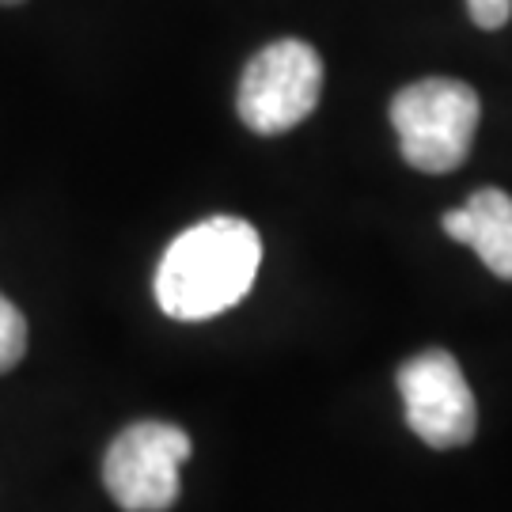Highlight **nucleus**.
<instances>
[{"mask_svg": "<svg viewBox=\"0 0 512 512\" xmlns=\"http://www.w3.org/2000/svg\"><path fill=\"white\" fill-rule=\"evenodd\" d=\"M467 12H471V23L482 27V31H497L505 27L512 16V0H467Z\"/></svg>", "mask_w": 512, "mask_h": 512, "instance_id": "8", "label": "nucleus"}, {"mask_svg": "<svg viewBox=\"0 0 512 512\" xmlns=\"http://www.w3.org/2000/svg\"><path fill=\"white\" fill-rule=\"evenodd\" d=\"M478 118V92L463 80L429 76L391 99V126L399 133L403 160L425 175H448L467 160Z\"/></svg>", "mask_w": 512, "mask_h": 512, "instance_id": "2", "label": "nucleus"}, {"mask_svg": "<svg viewBox=\"0 0 512 512\" xmlns=\"http://www.w3.org/2000/svg\"><path fill=\"white\" fill-rule=\"evenodd\" d=\"M0 4H23V0H0Z\"/></svg>", "mask_w": 512, "mask_h": 512, "instance_id": "9", "label": "nucleus"}, {"mask_svg": "<svg viewBox=\"0 0 512 512\" xmlns=\"http://www.w3.org/2000/svg\"><path fill=\"white\" fill-rule=\"evenodd\" d=\"M323 95V61L300 38H277L262 46L239 80L236 110L243 126L277 137L296 129Z\"/></svg>", "mask_w": 512, "mask_h": 512, "instance_id": "3", "label": "nucleus"}, {"mask_svg": "<svg viewBox=\"0 0 512 512\" xmlns=\"http://www.w3.org/2000/svg\"><path fill=\"white\" fill-rule=\"evenodd\" d=\"M262 266V239L239 217H209L186 228L160 258L156 304L183 323H202L236 308Z\"/></svg>", "mask_w": 512, "mask_h": 512, "instance_id": "1", "label": "nucleus"}, {"mask_svg": "<svg viewBox=\"0 0 512 512\" xmlns=\"http://www.w3.org/2000/svg\"><path fill=\"white\" fill-rule=\"evenodd\" d=\"M399 395H403L406 425L429 448H463L478 429L475 391L463 368L444 349H425L399 368Z\"/></svg>", "mask_w": 512, "mask_h": 512, "instance_id": "5", "label": "nucleus"}, {"mask_svg": "<svg viewBox=\"0 0 512 512\" xmlns=\"http://www.w3.org/2000/svg\"><path fill=\"white\" fill-rule=\"evenodd\" d=\"M27 353V319L0 293V372H12Z\"/></svg>", "mask_w": 512, "mask_h": 512, "instance_id": "7", "label": "nucleus"}, {"mask_svg": "<svg viewBox=\"0 0 512 512\" xmlns=\"http://www.w3.org/2000/svg\"><path fill=\"white\" fill-rule=\"evenodd\" d=\"M190 459V437L167 421L122 429L103 459V482L126 512H167L179 501V467Z\"/></svg>", "mask_w": 512, "mask_h": 512, "instance_id": "4", "label": "nucleus"}, {"mask_svg": "<svg viewBox=\"0 0 512 512\" xmlns=\"http://www.w3.org/2000/svg\"><path fill=\"white\" fill-rule=\"evenodd\" d=\"M444 232L467 243L494 277L512 281V198L505 190H475L459 209L444 213Z\"/></svg>", "mask_w": 512, "mask_h": 512, "instance_id": "6", "label": "nucleus"}]
</instances>
